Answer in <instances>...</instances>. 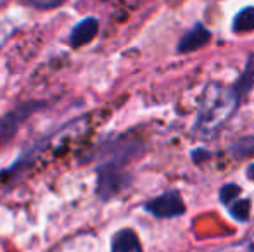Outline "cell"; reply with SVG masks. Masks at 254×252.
I'll use <instances>...</instances> for the list:
<instances>
[{"mask_svg":"<svg viewBox=\"0 0 254 252\" xmlns=\"http://www.w3.org/2000/svg\"><path fill=\"white\" fill-rule=\"evenodd\" d=\"M144 145L133 137H118L102 149V162L97 166V194L104 201L118 195L130 183L131 176L127 166L142 154Z\"/></svg>","mask_w":254,"mask_h":252,"instance_id":"1","label":"cell"},{"mask_svg":"<svg viewBox=\"0 0 254 252\" xmlns=\"http://www.w3.org/2000/svg\"><path fill=\"white\" fill-rule=\"evenodd\" d=\"M239 104L241 101L234 94L232 87L220 81H209L202 88V94L199 97L197 114L192 126L195 138L204 142L213 140L225 126V123L234 116Z\"/></svg>","mask_w":254,"mask_h":252,"instance_id":"2","label":"cell"},{"mask_svg":"<svg viewBox=\"0 0 254 252\" xmlns=\"http://www.w3.org/2000/svg\"><path fill=\"white\" fill-rule=\"evenodd\" d=\"M144 209L159 219H170L185 214V202L178 190H168L145 202Z\"/></svg>","mask_w":254,"mask_h":252,"instance_id":"3","label":"cell"},{"mask_svg":"<svg viewBox=\"0 0 254 252\" xmlns=\"http://www.w3.org/2000/svg\"><path fill=\"white\" fill-rule=\"evenodd\" d=\"M211 40V31L204 26L202 23H195L189 31L182 35V38L177 44L178 54H192V52L199 50L204 45H207Z\"/></svg>","mask_w":254,"mask_h":252,"instance_id":"4","label":"cell"},{"mask_svg":"<svg viewBox=\"0 0 254 252\" xmlns=\"http://www.w3.org/2000/svg\"><path fill=\"white\" fill-rule=\"evenodd\" d=\"M97 33H99V21L95 17H85L80 23H76V26L69 33V45L74 49L83 47V45L90 44Z\"/></svg>","mask_w":254,"mask_h":252,"instance_id":"5","label":"cell"},{"mask_svg":"<svg viewBox=\"0 0 254 252\" xmlns=\"http://www.w3.org/2000/svg\"><path fill=\"white\" fill-rule=\"evenodd\" d=\"M230 87H232V90H234V94L239 97V101H242V99L254 88V52H251V54L248 55L244 69H242V73L239 74L237 80H235Z\"/></svg>","mask_w":254,"mask_h":252,"instance_id":"6","label":"cell"},{"mask_svg":"<svg viewBox=\"0 0 254 252\" xmlns=\"http://www.w3.org/2000/svg\"><path fill=\"white\" fill-rule=\"evenodd\" d=\"M111 252H142L137 233L130 228H123L116 232L111 240Z\"/></svg>","mask_w":254,"mask_h":252,"instance_id":"7","label":"cell"},{"mask_svg":"<svg viewBox=\"0 0 254 252\" xmlns=\"http://www.w3.org/2000/svg\"><path fill=\"white\" fill-rule=\"evenodd\" d=\"M28 114H31L30 105H26V107H19L14 112H10V114H7L5 118H3V121H0V138L2 137L9 138L10 135L17 130V126L21 125V121H24V119L28 118Z\"/></svg>","mask_w":254,"mask_h":252,"instance_id":"8","label":"cell"},{"mask_svg":"<svg viewBox=\"0 0 254 252\" xmlns=\"http://www.w3.org/2000/svg\"><path fill=\"white\" fill-rule=\"evenodd\" d=\"M232 31L237 35L254 31V5L244 7L235 14L234 21H232Z\"/></svg>","mask_w":254,"mask_h":252,"instance_id":"9","label":"cell"},{"mask_svg":"<svg viewBox=\"0 0 254 252\" xmlns=\"http://www.w3.org/2000/svg\"><path fill=\"white\" fill-rule=\"evenodd\" d=\"M227 151H228V154L234 159H237V161L251 157V155H254V135H248V137H242V138H239V140L232 142Z\"/></svg>","mask_w":254,"mask_h":252,"instance_id":"10","label":"cell"},{"mask_svg":"<svg viewBox=\"0 0 254 252\" xmlns=\"http://www.w3.org/2000/svg\"><path fill=\"white\" fill-rule=\"evenodd\" d=\"M228 211H230L232 218L237 219V221H248L249 216H251V201L249 199H237L228 205Z\"/></svg>","mask_w":254,"mask_h":252,"instance_id":"11","label":"cell"},{"mask_svg":"<svg viewBox=\"0 0 254 252\" xmlns=\"http://www.w3.org/2000/svg\"><path fill=\"white\" fill-rule=\"evenodd\" d=\"M241 197V187L235 185V183H225L220 189V201L223 202L225 205H230L234 201Z\"/></svg>","mask_w":254,"mask_h":252,"instance_id":"12","label":"cell"},{"mask_svg":"<svg viewBox=\"0 0 254 252\" xmlns=\"http://www.w3.org/2000/svg\"><path fill=\"white\" fill-rule=\"evenodd\" d=\"M21 2L33 7V9H38V10H51V9L61 7L66 0H21Z\"/></svg>","mask_w":254,"mask_h":252,"instance_id":"13","label":"cell"},{"mask_svg":"<svg viewBox=\"0 0 254 252\" xmlns=\"http://www.w3.org/2000/svg\"><path fill=\"white\" fill-rule=\"evenodd\" d=\"M211 157V152H207L206 149H195L194 152H192V159H194V162H197V164H201L202 161H206V159Z\"/></svg>","mask_w":254,"mask_h":252,"instance_id":"14","label":"cell"},{"mask_svg":"<svg viewBox=\"0 0 254 252\" xmlns=\"http://www.w3.org/2000/svg\"><path fill=\"white\" fill-rule=\"evenodd\" d=\"M246 175H248V178L254 183V162H251V164L248 166V169H246Z\"/></svg>","mask_w":254,"mask_h":252,"instance_id":"15","label":"cell"},{"mask_svg":"<svg viewBox=\"0 0 254 252\" xmlns=\"http://www.w3.org/2000/svg\"><path fill=\"white\" fill-rule=\"evenodd\" d=\"M2 44H3V35H0V47H2Z\"/></svg>","mask_w":254,"mask_h":252,"instance_id":"16","label":"cell"}]
</instances>
